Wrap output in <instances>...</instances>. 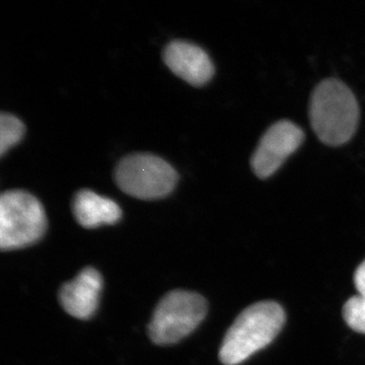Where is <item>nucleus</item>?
<instances>
[{
    "label": "nucleus",
    "instance_id": "f257e3e1",
    "mask_svg": "<svg viewBox=\"0 0 365 365\" xmlns=\"http://www.w3.org/2000/svg\"><path fill=\"white\" fill-rule=\"evenodd\" d=\"M309 119L322 143L339 146L352 138L359 121V107L351 90L342 81L325 79L314 88Z\"/></svg>",
    "mask_w": 365,
    "mask_h": 365
},
{
    "label": "nucleus",
    "instance_id": "f03ea898",
    "mask_svg": "<svg viewBox=\"0 0 365 365\" xmlns=\"http://www.w3.org/2000/svg\"><path fill=\"white\" fill-rule=\"evenodd\" d=\"M284 323V311L277 302H261L247 307L225 334L220 361L225 365L242 364L270 344Z\"/></svg>",
    "mask_w": 365,
    "mask_h": 365
},
{
    "label": "nucleus",
    "instance_id": "7ed1b4c3",
    "mask_svg": "<svg viewBox=\"0 0 365 365\" xmlns=\"http://www.w3.org/2000/svg\"><path fill=\"white\" fill-rule=\"evenodd\" d=\"M47 228L42 204L23 190L4 192L0 197V248H26L39 241Z\"/></svg>",
    "mask_w": 365,
    "mask_h": 365
},
{
    "label": "nucleus",
    "instance_id": "20e7f679",
    "mask_svg": "<svg viewBox=\"0 0 365 365\" xmlns=\"http://www.w3.org/2000/svg\"><path fill=\"white\" fill-rule=\"evenodd\" d=\"M207 302L200 294L174 290L158 302L148 326V335L158 345L179 342L200 325L207 314Z\"/></svg>",
    "mask_w": 365,
    "mask_h": 365
},
{
    "label": "nucleus",
    "instance_id": "39448f33",
    "mask_svg": "<svg viewBox=\"0 0 365 365\" xmlns=\"http://www.w3.org/2000/svg\"><path fill=\"white\" fill-rule=\"evenodd\" d=\"M115 180L127 195L155 200L172 193L178 174L172 165L157 155L134 153L118 163Z\"/></svg>",
    "mask_w": 365,
    "mask_h": 365
},
{
    "label": "nucleus",
    "instance_id": "423d86ee",
    "mask_svg": "<svg viewBox=\"0 0 365 365\" xmlns=\"http://www.w3.org/2000/svg\"><path fill=\"white\" fill-rule=\"evenodd\" d=\"M304 140V131L294 122L281 120L273 124L262 136L251 158L255 175L260 179L272 176Z\"/></svg>",
    "mask_w": 365,
    "mask_h": 365
},
{
    "label": "nucleus",
    "instance_id": "0eeeda50",
    "mask_svg": "<svg viewBox=\"0 0 365 365\" xmlns=\"http://www.w3.org/2000/svg\"><path fill=\"white\" fill-rule=\"evenodd\" d=\"M170 71L191 86H201L215 76V66L202 48L184 41L170 42L163 51Z\"/></svg>",
    "mask_w": 365,
    "mask_h": 365
},
{
    "label": "nucleus",
    "instance_id": "6e6552de",
    "mask_svg": "<svg viewBox=\"0 0 365 365\" xmlns=\"http://www.w3.org/2000/svg\"><path fill=\"white\" fill-rule=\"evenodd\" d=\"M103 287V278L93 267L83 269L73 280L63 284L59 300L67 314L76 319H88L97 311Z\"/></svg>",
    "mask_w": 365,
    "mask_h": 365
},
{
    "label": "nucleus",
    "instance_id": "1a4fd4ad",
    "mask_svg": "<svg viewBox=\"0 0 365 365\" xmlns=\"http://www.w3.org/2000/svg\"><path fill=\"white\" fill-rule=\"evenodd\" d=\"M72 212L79 225L86 228L115 225L122 216L121 208L115 201L86 189L74 196Z\"/></svg>",
    "mask_w": 365,
    "mask_h": 365
},
{
    "label": "nucleus",
    "instance_id": "9d476101",
    "mask_svg": "<svg viewBox=\"0 0 365 365\" xmlns=\"http://www.w3.org/2000/svg\"><path fill=\"white\" fill-rule=\"evenodd\" d=\"M25 134V126L19 118L6 113L0 116V155H4Z\"/></svg>",
    "mask_w": 365,
    "mask_h": 365
},
{
    "label": "nucleus",
    "instance_id": "9b49d317",
    "mask_svg": "<svg viewBox=\"0 0 365 365\" xmlns=\"http://www.w3.org/2000/svg\"><path fill=\"white\" fill-rule=\"evenodd\" d=\"M343 318L347 325L359 333H365V297L356 295L346 302Z\"/></svg>",
    "mask_w": 365,
    "mask_h": 365
},
{
    "label": "nucleus",
    "instance_id": "f8f14e48",
    "mask_svg": "<svg viewBox=\"0 0 365 365\" xmlns=\"http://www.w3.org/2000/svg\"><path fill=\"white\" fill-rule=\"evenodd\" d=\"M355 287L359 290V295L365 297V260L356 269L354 274Z\"/></svg>",
    "mask_w": 365,
    "mask_h": 365
}]
</instances>
